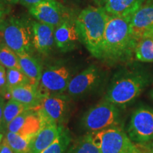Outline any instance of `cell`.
Instances as JSON below:
<instances>
[{"label": "cell", "mask_w": 153, "mask_h": 153, "mask_svg": "<svg viewBox=\"0 0 153 153\" xmlns=\"http://www.w3.org/2000/svg\"><path fill=\"white\" fill-rule=\"evenodd\" d=\"M108 14L102 7L89 6L80 11L75 23L80 42L100 60Z\"/></svg>", "instance_id": "obj_3"}, {"label": "cell", "mask_w": 153, "mask_h": 153, "mask_svg": "<svg viewBox=\"0 0 153 153\" xmlns=\"http://www.w3.org/2000/svg\"><path fill=\"white\" fill-rule=\"evenodd\" d=\"M131 17L108 14L100 60L109 65L129 62L135 56L136 41L131 34Z\"/></svg>", "instance_id": "obj_1"}, {"label": "cell", "mask_w": 153, "mask_h": 153, "mask_svg": "<svg viewBox=\"0 0 153 153\" xmlns=\"http://www.w3.org/2000/svg\"><path fill=\"white\" fill-rule=\"evenodd\" d=\"M30 109L26 105L22 104L13 99H9L5 103L3 114V128L7 131V128L9 123L25 111Z\"/></svg>", "instance_id": "obj_23"}, {"label": "cell", "mask_w": 153, "mask_h": 153, "mask_svg": "<svg viewBox=\"0 0 153 153\" xmlns=\"http://www.w3.org/2000/svg\"><path fill=\"white\" fill-rule=\"evenodd\" d=\"M128 135L133 142L144 144L153 140V109L140 106L134 111L128 128Z\"/></svg>", "instance_id": "obj_8"}, {"label": "cell", "mask_w": 153, "mask_h": 153, "mask_svg": "<svg viewBox=\"0 0 153 153\" xmlns=\"http://www.w3.org/2000/svg\"><path fill=\"white\" fill-rule=\"evenodd\" d=\"M145 0H106L104 5L108 15L118 17H131L140 8Z\"/></svg>", "instance_id": "obj_18"}, {"label": "cell", "mask_w": 153, "mask_h": 153, "mask_svg": "<svg viewBox=\"0 0 153 153\" xmlns=\"http://www.w3.org/2000/svg\"><path fill=\"white\" fill-rule=\"evenodd\" d=\"M4 133H2V132L0 131V144H1V142H2V140L4 139Z\"/></svg>", "instance_id": "obj_34"}, {"label": "cell", "mask_w": 153, "mask_h": 153, "mask_svg": "<svg viewBox=\"0 0 153 153\" xmlns=\"http://www.w3.org/2000/svg\"><path fill=\"white\" fill-rule=\"evenodd\" d=\"M94 2L96 3V4L99 7H104L105 2H106V0H94Z\"/></svg>", "instance_id": "obj_33"}, {"label": "cell", "mask_w": 153, "mask_h": 153, "mask_svg": "<svg viewBox=\"0 0 153 153\" xmlns=\"http://www.w3.org/2000/svg\"><path fill=\"white\" fill-rule=\"evenodd\" d=\"M135 57L140 62H153V35L137 42Z\"/></svg>", "instance_id": "obj_22"}, {"label": "cell", "mask_w": 153, "mask_h": 153, "mask_svg": "<svg viewBox=\"0 0 153 153\" xmlns=\"http://www.w3.org/2000/svg\"><path fill=\"white\" fill-rule=\"evenodd\" d=\"M41 129V122L35 109H28L15 118L7 128V131L23 136H33Z\"/></svg>", "instance_id": "obj_13"}, {"label": "cell", "mask_w": 153, "mask_h": 153, "mask_svg": "<svg viewBox=\"0 0 153 153\" xmlns=\"http://www.w3.org/2000/svg\"><path fill=\"white\" fill-rule=\"evenodd\" d=\"M67 153H101V151L94 142L91 133H87L74 142Z\"/></svg>", "instance_id": "obj_21"}, {"label": "cell", "mask_w": 153, "mask_h": 153, "mask_svg": "<svg viewBox=\"0 0 153 153\" xmlns=\"http://www.w3.org/2000/svg\"><path fill=\"white\" fill-rule=\"evenodd\" d=\"M1 1L6 4H16L19 3L20 0H1Z\"/></svg>", "instance_id": "obj_32"}, {"label": "cell", "mask_w": 153, "mask_h": 153, "mask_svg": "<svg viewBox=\"0 0 153 153\" xmlns=\"http://www.w3.org/2000/svg\"><path fill=\"white\" fill-rule=\"evenodd\" d=\"M35 135L23 136L12 132L7 131L4 139L14 153H30L31 140Z\"/></svg>", "instance_id": "obj_20"}, {"label": "cell", "mask_w": 153, "mask_h": 153, "mask_svg": "<svg viewBox=\"0 0 153 153\" xmlns=\"http://www.w3.org/2000/svg\"><path fill=\"white\" fill-rule=\"evenodd\" d=\"M150 97H151V98H152V99H153V89H152V91H150Z\"/></svg>", "instance_id": "obj_35"}, {"label": "cell", "mask_w": 153, "mask_h": 153, "mask_svg": "<svg viewBox=\"0 0 153 153\" xmlns=\"http://www.w3.org/2000/svg\"><path fill=\"white\" fill-rule=\"evenodd\" d=\"M64 127L62 126H48L41 128L33 137L30 144V153H41L58 137Z\"/></svg>", "instance_id": "obj_16"}, {"label": "cell", "mask_w": 153, "mask_h": 153, "mask_svg": "<svg viewBox=\"0 0 153 153\" xmlns=\"http://www.w3.org/2000/svg\"><path fill=\"white\" fill-rule=\"evenodd\" d=\"M17 55L22 71L28 76L31 85L38 87L43 73L41 65L29 53H20Z\"/></svg>", "instance_id": "obj_19"}, {"label": "cell", "mask_w": 153, "mask_h": 153, "mask_svg": "<svg viewBox=\"0 0 153 153\" xmlns=\"http://www.w3.org/2000/svg\"><path fill=\"white\" fill-rule=\"evenodd\" d=\"M0 1H1V0H0Z\"/></svg>", "instance_id": "obj_38"}, {"label": "cell", "mask_w": 153, "mask_h": 153, "mask_svg": "<svg viewBox=\"0 0 153 153\" xmlns=\"http://www.w3.org/2000/svg\"><path fill=\"white\" fill-rule=\"evenodd\" d=\"M9 94L10 99L26 105L30 109H35L43 97L38 89V87L31 84L13 88L9 91Z\"/></svg>", "instance_id": "obj_17"}, {"label": "cell", "mask_w": 153, "mask_h": 153, "mask_svg": "<svg viewBox=\"0 0 153 153\" xmlns=\"http://www.w3.org/2000/svg\"><path fill=\"white\" fill-rule=\"evenodd\" d=\"M44 1H46V0H20L19 1V4L21 5L26 7V8L29 9L30 7H33V6L36 4H38Z\"/></svg>", "instance_id": "obj_30"}, {"label": "cell", "mask_w": 153, "mask_h": 153, "mask_svg": "<svg viewBox=\"0 0 153 153\" xmlns=\"http://www.w3.org/2000/svg\"><path fill=\"white\" fill-rule=\"evenodd\" d=\"M131 31L136 43L153 35V1L143 5L131 18Z\"/></svg>", "instance_id": "obj_12"}, {"label": "cell", "mask_w": 153, "mask_h": 153, "mask_svg": "<svg viewBox=\"0 0 153 153\" xmlns=\"http://www.w3.org/2000/svg\"><path fill=\"white\" fill-rule=\"evenodd\" d=\"M152 81V74L143 69L123 70L113 78L104 100L125 108L136 100Z\"/></svg>", "instance_id": "obj_2"}, {"label": "cell", "mask_w": 153, "mask_h": 153, "mask_svg": "<svg viewBox=\"0 0 153 153\" xmlns=\"http://www.w3.org/2000/svg\"><path fill=\"white\" fill-rule=\"evenodd\" d=\"M91 133L101 153H141L120 126Z\"/></svg>", "instance_id": "obj_5"}, {"label": "cell", "mask_w": 153, "mask_h": 153, "mask_svg": "<svg viewBox=\"0 0 153 153\" xmlns=\"http://www.w3.org/2000/svg\"><path fill=\"white\" fill-rule=\"evenodd\" d=\"M103 79L102 70L96 65H91L72 78L67 91L72 98H81L95 90Z\"/></svg>", "instance_id": "obj_9"}, {"label": "cell", "mask_w": 153, "mask_h": 153, "mask_svg": "<svg viewBox=\"0 0 153 153\" xmlns=\"http://www.w3.org/2000/svg\"><path fill=\"white\" fill-rule=\"evenodd\" d=\"M29 14L38 22L56 27L70 18L66 8L56 0H46L30 7Z\"/></svg>", "instance_id": "obj_11"}, {"label": "cell", "mask_w": 153, "mask_h": 153, "mask_svg": "<svg viewBox=\"0 0 153 153\" xmlns=\"http://www.w3.org/2000/svg\"><path fill=\"white\" fill-rule=\"evenodd\" d=\"M0 65L6 69L15 68L22 70L19 65V57L16 53L11 50L0 38Z\"/></svg>", "instance_id": "obj_24"}, {"label": "cell", "mask_w": 153, "mask_h": 153, "mask_svg": "<svg viewBox=\"0 0 153 153\" xmlns=\"http://www.w3.org/2000/svg\"><path fill=\"white\" fill-rule=\"evenodd\" d=\"M5 106L4 98L2 97H0V131L4 133V130L3 128V114L4 108Z\"/></svg>", "instance_id": "obj_29"}, {"label": "cell", "mask_w": 153, "mask_h": 153, "mask_svg": "<svg viewBox=\"0 0 153 153\" xmlns=\"http://www.w3.org/2000/svg\"><path fill=\"white\" fill-rule=\"evenodd\" d=\"M30 84V79L22 70L15 68L7 69V85L8 91L13 88Z\"/></svg>", "instance_id": "obj_26"}, {"label": "cell", "mask_w": 153, "mask_h": 153, "mask_svg": "<svg viewBox=\"0 0 153 153\" xmlns=\"http://www.w3.org/2000/svg\"><path fill=\"white\" fill-rule=\"evenodd\" d=\"M118 107L104 100L91 107L82 118V126L87 133H96L114 126H120Z\"/></svg>", "instance_id": "obj_4"}, {"label": "cell", "mask_w": 153, "mask_h": 153, "mask_svg": "<svg viewBox=\"0 0 153 153\" xmlns=\"http://www.w3.org/2000/svg\"><path fill=\"white\" fill-rule=\"evenodd\" d=\"M152 153H153V145H152Z\"/></svg>", "instance_id": "obj_37"}, {"label": "cell", "mask_w": 153, "mask_h": 153, "mask_svg": "<svg viewBox=\"0 0 153 153\" xmlns=\"http://www.w3.org/2000/svg\"><path fill=\"white\" fill-rule=\"evenodd\" d=\"M69 109V100L60 94L45 96L35 108L41 122V128L53 125L62 126L66 120Z\"/></svg>", "instance_id": "obj_7"}, {"label": "cell", "mask_w": 153, "mask_h": 153, "mask_svg": "<svg viewBox=\"0 0 153 153\" xmlns=\"http://www.w3.org/2000/svg\"><path fill=\"white\" fill-rule=\"evenodd\" d=\"M9 95L7 85V69L0 65V97L5 98Z\"/></svg>", "instance_id": "obj_27"}, {"label": "cell", "mask_w": 153, "mask_h": 153, "mask_svg": "<svg viewBox=\"0 0 153 153\" xmlns=\"http://www.w3.org/2000/svg\"><path fill=\"white\" fill-rule=\"evenodd\" d=\"M33 46L41 54H48L54 46L55 27L51 25L32 21L30 23Z\"/></svg>", "instance_id": "obj_15"}, {"label": "cell", "mask_w": 153, "mask_h": 153, "mask_svg": "<svg viewBox=\"0 0 153 153\" xmlns=\"http://www.w3.org/2000/svg\"><path fill=\"white\" fill-rule=\"evenodd\" d=\"M72 78V73L68 67H49L42 73L38 89L43 97L48 95L60 94L67 91Z\"/></svg>", "instance_id": "obj_10"}, {"label": "cell", "mask_w": 153, "mask_h": 153, "mask_svg": "<svg viewBox=\"0 0 153 153\" xmlns=\"http://www.w3.org/2000/svg\"><path fill=\"white\" fill-rule=\"evenodd\" d=\"M1 38V24H0V38Z\"/></svg>", "instance_id": "obj_36"}, {"label": "cell", "mask_w": 153, "mask_h": 153, "mask_svg": "<svg viewBox=\"0 0 153 153\" xmlns=\"http://www.w3.org/2000/svg\"><path fill=\"white\" fill-rule=\"evenodd\" d=\"M71 143L69 132L63 129L62 133L52 144L41 153H67Z\"/></svg>", "instance_id": "obj_25"}, {"label": "cell", "mask_w": 153, "mask_h": 153, "mask_svg": "<svg viewBox=\"0 0 153 153\" xmlns=\"http://www.w3.org/2000/svg\"><path fill=\"white\" fill-rule=\"evenodd\" d=\"M5 4H6L0 1V24H2L9 13V8Z\"/></svg>", "instance_id": "obj_28"}, {"label": "cell", "mask_w": 153, "mask_h": 153, "mask_svg": "<svg viewBox=\"0 0 153 153\" xmlns=\"http://www.w3.org/2000/svg\"><path fill=\"white\" fill-rule=\"evenodd\" d=\"M1 39L16 53H29L33 45L31 27L21 19H5L1 24Z\"/></svg>", "instance_id": "obj_6"}, {"label": "cell", "mask_w": 153, "mask_h": 153, "mask_svg": "<svg viewBox=\"0 0 153 153\" xmlns=\"http://www.w3.org/2000/svg\"><path fill=\"white\" fill-rule=\"evenodd\" d=\"M55 44L62 51L74 48L80 42L79 36L75 23V19L68 18L55 28Z\"/></svg>", "instance_id": "obj_14"}, {"label": "cell", "mask_w": 153, "mask_h": 153, "mask_svg": "<svg viewBox=\"0 0 153 153\" xmlns=\"http://www.w3.org/2000/svg\"><path fill=\"white\" fill-rule=\"evenodd\" d=\"M0 153H14L12 149L9 146L4 137L2 142L0 144Z\"/></svg>", "instance_id": "obj_31"}]
</instances>
